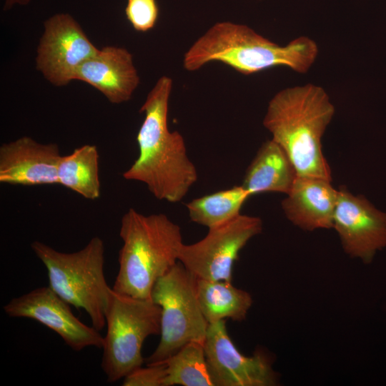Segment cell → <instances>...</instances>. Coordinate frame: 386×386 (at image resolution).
<instances>
[{
  "label": "cell",
  "mask_w": 386,
  "mask_h": 386,
  "mask_svg": "<svg viewBox=\"0 0 386 386\" xmlns=\"http://www.w3.org/2000/svg\"><path fill=\"white\" fill-rule=\"evenodd\" d=\"M171 77L162 76L148 93L139 112L144 114L137 135L139 155L123 173L127 180L144 183L159 200L176 203L198 178L182 135L168 127Z\"/></svg>",
  "instance_id": "obj_1"
},
{
  "label": "cell",
  "mask_w": 386,
  "mask_h": 386,
  "mask_svg": "<svg viewBox=\"0 0 386 386\" xmlns=\"http://www.w3.org/2000/svg\"><path fill=\"white\" fill-rule=\"evenodd\" d=\"M319 54L317 44L301 36L279 45L245 24L219 21L210 26L184 53L183 66L195 71L211 62H220L250 75L284 66L307 73Z\"/></svg>",
  "instance_id": "obj_2"
},
{
  "label": "cell",
  "mask_w": 386,
  "mask_h": 386,
  "mask_svg": "<svg viewBox=\"0 0 386 386\" xmlns=\"http://www.w3.org/2000/svg\"><path fill=\"white\" fill-rule=\"evenodd\" d=\"M335 112L325 89L311 83L284 88L269 102L263 125L285 151L299 177L332 182L322 138Z\"/></svg>",
  "instance_id": "obj_3"
},
{
  "label": "cell",
  "mask_w": 386,
  "mask_h": 386,
  "mask_svg": "<svg viewBox=\"0 0 386 386\" xmlns=\"http://www.w3.org/2000/svg\"><path fill=\"white\" fill-rule=\"evenodd\" d=\"M119 271L113 290L151 299L157 281L178 262L184 244L180 227L164 214L144 215L130 208L122 216Z\"/></svg>",
  "instance_id": "obj_4"
},
{
  "label": "cell",
  "mask_w": 386,
  "mask_h": 386,
  "mask_svg": "<svg viewBox=\"0 0 386 386\" xmlns=\"http://www.w3.org/2000/svg\"><path fill=\"white\" fill-rule=\"evenodd\" d=\"M31 247L47 270L51 290L69 305L85 310L92 326L102 330L112 291L104 272L103 240L94 237L84 248L70 253L39 241L33 242Z\"/></svg>",
  "instance_id": "obj_5"
},
{
  "label": "cell",
  "mask_w": 386,
  "mask_h": 386,
  "mask_svg": "<svg viewBox=\"0 0 386 386\" xmlns=\"http://www.w3.org/2000/svg\"><path fill=\"white\" fill-rule=\"evenodd\" d=\"M161 312L152 299L132 297L112 288L101 363L108 382L124 379L142 366V345L149 336L160 334Z\"/></svg>",
  "instance_id": "obj_6"
},
{
  "label": "cell",
  "mask_w": 386,
  "mask_h": 386,
  "mask_svg": "<svg viewBox=\"0 0 386 386\" xmlns=\"http://www.w3.org/2000/svg\"><path fill=\"white\" fill-rule=\"evenodd\" d=\"M151 299L161 307L160 341L146 359L161 363L187 344L204 342L209 323L197 294V277L178 262L155 283Z\"/></svg>",
  "instance_id": "obj_7"
},
{
  "label": "cell",
  "mask_w": 386,
  "mask_h": 386,
  "mask_svg": "<svg viewBox=\"0 0 386 386\" xmlns=\"http://www.w3.org/2000/svg\"><path fill=\"white\" fill-rule=\"evenodd\" d=\"M262 228L259 217L240 214L209 228L201 240L183 244L179 262L198 279L232 282L234 264L240 251Z\"/></svg>",
  "instance_id": "obj_8"
},
{
  "label": "cell",
  "mask_w": 386,
  "mask_h": 386,
  "mask_svg": "<svg viewBox=\"0 0 386 386\" xmlns=\"http://www.w3.org/2000/svg\"><path fill=\"white\" fill-rule=\"evenodd\" d=\"M98 50L72 16L56 14L44 23L36 68L53 85L65 86L74 80L80 66Z\"/></svg>",
  "instance_id": "obj_9"
},
{
  "label": "cell",
  "mask_w": 386,
  "mask_h": 386,
  "mask_svg": "<svg viewBox=\"0 0 386 386\" xmlns=\"http://www.w3.org/2000/svg\"><path fill=\"white\" fill-rule=\"evenodd\" d=\"M205 356L214 386H274L278 373L263 352L252 356L241 353L232 341L225 320L209 324L204 342Z\"/></svg>",
  "instance_id": "obj_10"
},
{
  "label": "cell",
  "mask_w": 386,
  "mask_h": 386,
  "mask_svg": "<svg viewBox=\"0 0 386 386\" xmlns=\"http://www.w3.org/2000/svg\"><path fill=\"white\" fill-rule=\"evenodd\" d=\"M69 306L48 286L11 299L3 309L9 317L40 322L59 335L73 350L81 351L88 347L102 348L104 337L99 330L81 322Z\"/></svg>",
  "instance_id": "obj_11"
},
{
  "label": "cell",
  "mask_w": 386,
  "mask_h": 386,
  "mask_svg": "<svg viewBox=\"0 0 386 386\" xmlns=\"http://www.w3.org/2000/svg\"><path fill=\"white\" fill-rule=\"evenodd\" d=\"M337 190L332 228L349 256L369 263L377 250L386 246V213L344 186Z\"/></svg>",
  "instance_id": "obj_12"
},
{
  "label": "cell",
  "mask_w": 386,
  "mask_h": 386,
  "mask_svg": "<svg viewBox=\"0 0 386 386\" xmlns=\"http://www.w3.org/2000/svg\"><path fill=\"white\" fill-rule=\"evenodd\" d=\"M61 155L56 144H41L24 136L0 147V182L34 186L59 184Z\"/></svg>",
  "instance_id": "obj_13"
},
{
  "label": "cell",
  "mask_w": 386,
  "mask_h": 386,
  "mask_svg": "<svg viewBox=\"0 0 386 386\" xmlns=\"http://www.w3.org/2000/svg\"><path fill=\"white\" fill-rule=\"evenodd\" d=\"M74 80L99 91L112 104L128 102L140 82L132 54L125 48L107 46L86 60Z\"/></svg>",
  "instance_id": "obj_14"
},
{
  "label": "cell",
  "mask_w": 386,
  "mask_h": 386,
  "mask_svg": "<svg viewBox=\"0 0 386 386\" xmlns=\"http://www.w3.org/2000/svg\"><path fill=\"white\" fill-rule=\"evenodd\" d=\"M282 202L286 217L306 231L333 227L338 190L331 181L312 177H297Z\"/></svg>",
  "instance_id": "obj_15"
},
{
  "label": "cell",
  "mask_w": 386,
  "mask_h": 386,
  "mask_svg": "<svg viewBox=\"0 0 386 386\" xmlns=\"http://www.w3.org/2000/svg\"><path fill=\"white\" fill-rule=\"evenodd\" d=\"M297 177L285 151L271 139L258 149L245 172L241 185L250 196L267 192L287 194Z\"/></svg>",
  "instance_id": "obj_16"
},
{
  "label": "cell",
  "mask_w": 386,
  "mask_h": 386,
  "mask_svg": "<svg viewBox=\"0 0 386 386\" xmlns=\"http://www.w3.org/2000/svg\"><path fill=\"white\" fill-rule=\"evenodd\" d=\"M197 294L202 313L209 324L227 318L243 321L253 302L248 292L225 280L197 278Z\"/></svg>",
  "instance_id": "obj_17"
},
{
  "label": "cell",
  "mask_w": 386,
  "mask_h": 386,
  "mask_svg": "<svg viewBox=\"0 0 386 386\" xmlns=\"http://www.w3.org/2000/svg\"><path fill=\"white\" fill-rule=\"evenodd\" d=\"M57 175L59 184L85 199H98L101 194V183L96 146L84 144L76 148L70 154L61 155Z\"/></svg>",
  "instance_id": "obj_18"
},
{
  "label": "cell",
  "mask_w": 386,
  "mask_h": 386,
  "mask_svg": "<svg viewBox=\"0 0 386 386\" xmlns=\"http://www.w3.org/2000/svg\"><path fill=\"white\" fill-rule=\"evenodd\" d=\"M250 197L242 186H234L195 198L186 204L192 222L208 229L226 223L237 216Z\"/></svg>",
  "instance_id": "obj_19"
},
{
  "label": "cell",
  "mask_w": 386,
  "mask_h": 386,
  "mask_svg": "<svg viewBox=\"0 0 386 386\" xmlns=\"http://www.w3.org/2000/svg\"><path fill=\"white\" fill-rule=\"evenodd\" d=\"M162 362L167 370L164 386H214L204 342H191Z\"/></svg>",
  "instance_id": "obj_20"
},
{
  "label": "cell",
  "mask_w": 386,
  "mask_h": 386,
  "mask_svg": "<svg viewBox=\"0 0 386 386\" xmlns=\"http://www.w3.org/2000/svg\"><path fill=\"white\" fill-rule=\"evenodd\" d=\"M125 14L134 29L146 32L154 26L159 9L156 0H127Z\"/></svg>",
  "instance_id": "obj_21"
},
{
  "label": "cell",
  "mask_w": 386,
  "mask_h": 386,
  "mask_svg": "<svg viewBox=\"0 0 386 386\" xmlns=\"http://www.w3.org/2000/svg\"><path fill=\"white\" fill-rule=\"evenodd\" d=\"M167 376L164 363L142 366L127 375L123 381L124 386H164Z\"/></svg>",
  "instance_id": "obj_22"
},
{
  "label": "cell",
  "mask_w": 386,
  "mask_h": 386,
  "mask_svg": "<svg viewBox=\"0 0 386 386\" xmlns=\"http://www.w3.org/2000/svg\"><path fill=\"white\" fill-rule=\"evenodd\" d=\"M30 1L31 0H4V9L9 10L16 5H27Z\"/></svg>",
  "instance_id": "obj_23"
}]
</instances>
